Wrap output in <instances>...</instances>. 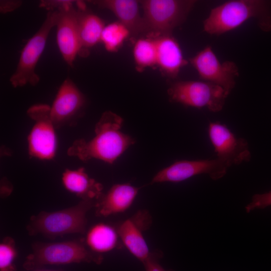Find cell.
<instances>
[{
    "label": "cell",
    "instance_id": "6da1fadb",
    "mask_svg": "<svg viewBox=\"0 0 271 271\" xmlns=\"http://www.w3.org/2000/svg\"><path fill=\"white\" fill-rule=\"evenodd\" d=\"M122 118L110 111H105L95 127V137L89 141L76 140L67 154L83 161L96 159L112 163L135 143L131 137L120 131Z\"/></svg>",
    "mask_w": 271,
    "mask_h": 271
},
{
    "label": "cell",
    "instance_id": "277c9868",
    "mask_svg": "<svg viewBox=\"0 0 271 271\" xmlns=\"http://www.w3.org/2000/svg\"><path fill=\"white\" fill-rule=\"evenodd\" d=\"M32 252L26 257L23 263V267L26 270L47 265L82 262L100 264L103 259L102 254L89 249L84 239L59 242H37L32 244Z\"/></svg>",
    "mask_w": 271,
    "mask_h": 271
},
{
    "label": "cell",
    "instance_id": "8992f818",
    "mask_svg": "<svg viewBox=\"0 0 271 271\" xmlns=\"http://www.w3.org/2000/svg\"><path fill=\"white\" fill-rule=\"evenodd\" d=\"M170 101L212 112L221 111L228 96L219 86L204 81H176L168 89Z\"/></svg>",
    "mask_w": 271,
    "mask_h": 271
},
{
    "label": "cell",
    "instance_id": "83f0119b",
    "mask_svg": "<svg viewBox=\"0 0 271 271\" xmlns=\"http://www.w3.org/2000/svg\"><path fill=\"white\" fill-rule=\"evenodd\" d=\"M22 271H61V270L46 269H44L43 268H38V269H35L30 270H24Z\"/></svg>",
    "mask_w": 271,
    "mask_h": 271
},
{
    "label": "cell",
    "instance_id": "ffe728a7",
    "mask_svg": "<svg viewBox=\"0 0 271 271\" xmlns=\"http://www.w3.org/2000/svg\"><path fill=\"white\" fill-rule=\"evenodd\" d=\"M119 240L116 228L106 223H100L89 229L85 242L91 251L102 254L117 247Z\"/></svg>",
    "mask_w": 271,
    "mask_h": 271
},
{
    "label": "cell",
    "instance_id": "484cf974",
    "mask_svg": "<svg viewBox=\"0 0 271 271\" xmlns=\"http://www.w3.org/2000/svg\"><path fill=\"white\" fill-rule=\"evenodd\" d=\"M22 4L19 1H1L0 10L2 13L11 12L18 9Z\"/></svg>",
    "mask_w": 271,
    "mask_h": 271
},
{
    "label": "cell",
    "instance_id": "d6986e66",
    "mask_svg": "<svg viewBox=\"0 0 271 271\" xmlns=\"http://www.w3.org/2000/svg\"><path fill=\"white\" fill-rule=\"evenodd\" d=\"M62 181L65 188L81 200L97 201L102 195L103 186L90 178L83 168L66 170Z\"/></svg>",
    "mask_w": 271,
    "mask_h": 271
},
{
    "label": "cell",
    "instance_id": "44dd1931",
    "mask_svg": "<svg viewBox=\"0 0 271 271\" xmlns=\"http://www.w3.org/2000/svg\"><path fill=\"white\" fill-rule=\"evenodd\" d=\"M132 52L139 71L157 65V45L153 36L138 39L133 46Z\"/></svg>",
    "mask_w": 271,
    "mask_h": 271
},
{
    "label": "cell",
    "instance_id": "ac0fdd59",
    "mask_svg": "<svg viewBox=\"0 0 271 271\" xmlns=\"http://www.w3.org/2000/svg\"><path fill=\"white\" fill-rule=\"evenodd\" d=\"M101 9L111 11L118 21L125 25L131 35L147 32L143 18L140 14L139 1L136 0H99L91 1Z\"/></svg>",
    "mask_w": 271,
    "mask_h": 271
},
{
    "label": "cell",
    "instance_id": "603a6c76",
    "mask_svg": "<svg viewBox=\"0 0 271 271\" xmlns=\"http://www.w3.org/2000/svg\"><path fill=\"white\" fill-rule=\"evenodd\" d=\"M17 255L14 239L10 236L4 237L0 243V271H17L14 263Z\"/></svg>",
    "mask_w": 271,
    "mask_h": 271
},
{
    "label": "cell",
    "instance_id": "7c38bea8",
    "mask_svg": "<svg viewBox=\"0 0 271 271\" xmlns=\"http://www.w3.org/2000/svg\"><path fill=\"white\" fill-rule=\"evenodd\" d=\"M84 95L70 78L60 86L51 106L50 114L55 128L72 125L82 115L85 105Z\"/></svg>",
    "mask_w": 271,
    "mask_h": 271
},
{
    "label": "cell",
    "instance_id": "e0dca14e",
    "mask_svg": "<svg viewBox=\"0 0 271 271\" xmlns=\"http://www.w3.org/2000/svg\"><path fill=\"white\" fill-rule=\"evenodd\" d=\"M77 7V27L80 44L79 56L87 57L90 48L100 42L104 22L100 17L86 8L81 1L76 3Z\"/></svg>",
    "mask_w": 271,
    "mask_h": 271
},
{
    "label": "cell",
    "instance_id": "52a82bcc",
    "mask_svg": "<svg viewBox=\"0 0 271 271\" xmlns=\"http://www.w3.org/2000/svg\"><path fill=\"white\" fill-rule=\"evenodd\" d=\"M56 11H48L39 30L26 43L23 48L17 68L10 81L14 87L26 84L35 86L40 80L36 67L44 51L52 29L55 26Z\"/></svg>",
    "mask_w": 271,
    "mask_h": 271
},
{
    "label": "cell",
    "instance_id": "ba28073f",
    "mask_svg": "<svg viewBox=\"0 0 271 271\" xmlns=\"http://www.w3.org/2000/svg\"><path fill=\"white\" fill-rule=\"evenodd\" d=\"M189 62L196 69L200 78L222 87L228 95L234 88L239 76L236 64L227 61L220 62L210 46H207Z\"/></svg>",
    "mask_w": 271,
    "mask_h": 271
},
{
    "label": "cell",
    "instance_id": "5bb4252c",
    "mask_svg": "<svg viewBox=\"0 0 271 271\" xmlns=\"http://www.w3.org/2000/svg\"><path fill=\"white\" fill-rule=\"evenodd\" d=\"M151 223V218L149 213L141 211L116 227L122 243L131 254L143 263L151 254L143 233Z\"/></svg>",
    "mask_w": 271,
    "mask_h": 271
},
{
    "label": "cell",
    "instance_id": "5b68a950",
    "mask_svg": "<svg viewBox=\"0 0 271 271\" xmlns=\"http://www.w3.org/2000/svg\"><path fill=\"white\" fill-rule=\"evenodd\" d=\"M147 32L151 36L172 34L186 19L196 1L192 0L140 1Z\"/></svg>",
    "mask_w": 271,
    "mask_h": 271
},
{
    "label": "cell",
    "instance_id": "9a60e30c",
    "mask_svg": "<svg viewBox=\"0 0 271 271\" xmlns=\"http://www.w3.org/2000/svg\"><path fill=\"white\" fill-rule=\"evenodd\" d=\"M138 191V188L128 184L113 185L96 201V216L107 217L126 211L132 204Z\"/></svg>",
    "mask_w": 271,
    "mask_h": 271
},
{
    "label": "cell",
    "instance_id": "cb8c5ba5",
    "mask_svg": "<svg viewBox=\"0 0 271 271\" xmlns=\"http://www.w3.org/2000/svg\"><path fill=\"white\" fill-rule=\"evenodd\" d=\"M271 206V191L252 196L251 201L245 206V210L249 213L255 209H264Z\"/></svg>",
    "mask_w": 271,
    "mask_h": 271
},
{
    "label": "cell",
    "instance_id": "2e32d148",
    "mask_svg": "<svg viewBox=\"0 0 271 271\" xmlns=\"http://www.w3.org/2000/svg\"><path fill=\"white\" fill-rule=\"evenodd\" d=\"M153 36L157 45V66L168 77L174 79L189 61L185 59L181 47L172 34Z\"/></svg>",
    "mask_w": 271,
    "mask_h": 271
},
{
    "label": "cell",
    "instance_id": "4fadbf2b",
    "mask_svg": "<svg viewBox=\"0 0 271 271\" xmlns=\"http://www.w3.org/2000/svg\"><path fill=\"white\" fill-rule=\"evenodd\" d=\"M71 1L63 8L56 10V24L57 43L59 51L66 63L73 65L80 51L77 27V10Z\"/></svg>",
    "mask_w": 271,
    "mask_h": 271
},
{
    "label": "cell",
    "instance_id": "4316f807",
    "mask_svg": "<svg viewBox=\"0 0 271 271\" xmlns=\"http://www.w3.org/2000/svg\"><path fill=\"white\" fill-rule=\"evenodd\" d=\"M13 190V186L7 179L3 180L1 186V196L6 197L10 195Z\"/></svg>",
    "mask_w": 271,
    "mask_h": 271
},
{
    "label": "cell",
    "instance_id": "7402d4cb",
    "mask_svg": "<svg viewBox=\"0 0 271 271\" xmlns=\"http://www.w3.org/2000/svg\"><path fill=\"white\" fill-rule=\"evenodd\" d=\"M129 29L118 21L105 25L101 34L102 42L106 51L114 53L119 50L130 36Z\"/></svg>",
    "mask_w": 271,
    "mask_h": 271
},
{
    "label": "cell",
    "instance_id": "9c48e42d",
    "mask_svg": "<svg viewBox=\"0 0 271 271\" xmlns=\"http://www.w3.org/2000/svg\"><path fill=\"white\" fill-rule=\"evenodd\" d=\"M27 113L35 121L28 138L30 155L43 160L53 158L56 142L50 106L45 104H35L31 106Z\"/></svg>",
    "mask_w": 271,
    "mask_h": 271
},
{
    "label": "cell",
    "instance_id": "30bf717a",
    "mask_svg": "<svg viewBox=\"0 0 271 271\" xmlns=\"http://www.w3.org/2000/svg\"><path fill=\"white\" fill-rule=\"evenodd\" d=\"M229 167L218 158L180 161L159 172L151 183L180 182L200 174H207L211 179L217 180L225 175Z\"/></svg>",
    "mask_w": 271,
    "mask_h": 271
},
{
    "label": "cell",
    "instance_id": "d4e9b609",
    "mask_svg": "<svg viewBox=\"0 0 271 271\" xmlns=\"http://www.w3.org/2000/svg\"><path fill=\"white\" fill-rule=\"evenodd\" d=\"M159 253H151L149 258L143 263L146 271H170L165 269L160 264Z\"/></svg>",
    "mask_w": 271,
    "mask_h": 271
},
{
    "label": "cell",
    "instance_id": "7a4b0ae2",
    "mask_svg": "<svg viewBox=\"0 0 271 271\" xmlns=\"http://www.w3.org/2000/svg\"><path fill=\"white\" fill-rule=\"evenodd\" d=\"M254 19L259 29L271 31V2L262 0L229 1L213 8L203 22V30L220 35Z\"/></svg>",
    "mask_w": 271,
    "mask_h": 271
},
{
    "label": "cell",
    "instance_id": "8fae6325",
    "mask_svg": "<svg viewBox=\"0 0 271 271\" xmlns=\"http://www.w3.org/2000/svg\"><path fill=\"white\" fill-rule=\"evenodd\" d=\"M208 133L217 158L229 167L250 161L251 154L247 141L236 137L225 124L217 121L210 122Z\"/></svg>",
    "mask_w": 271,
    "mask_h": 271
},
{
    "label": "cell",
    "instance_id": "3957f363",
    "mask_svg": "<svg viewBox=\"0 0 271 271\" xmlns=\"http://www.w3.org/2000/svg\"><path fill=\"white\" fill-rule=\"evenodd\" d=\"M95 202L81 200L76 205L61 210L42 211L31 216L26 230L30 236L42 235L51 239L68 234H83L87 224L86 214Z\"/></svg>",
    "mask_w": 271,
    "mask_h": 271
}]
</instances>
